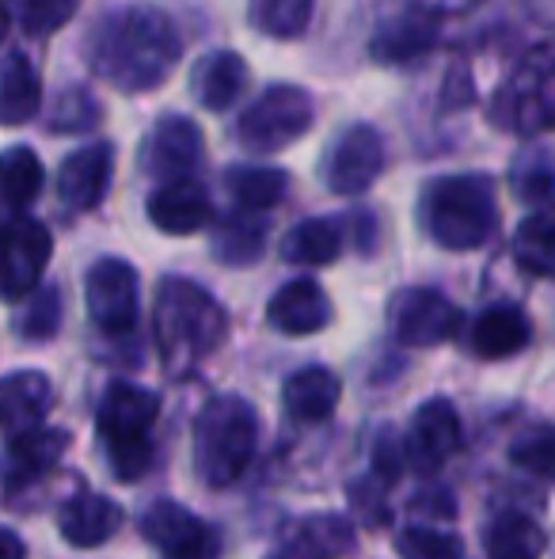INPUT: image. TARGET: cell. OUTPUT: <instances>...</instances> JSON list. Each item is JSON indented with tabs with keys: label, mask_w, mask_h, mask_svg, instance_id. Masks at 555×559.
<instances>
[{
	"label": "cell",
	"mask_w": 555,
	"mask_h": 559,
	"mask_svg": "<svg viewBox=\"0 0 555 559\" xmlns=\"http://www.w3.org/2000/svg\"><path fill=\"white\" fill-rule=\"evenodd\" d=\"M183 38L153 4H122L104 12L84 38V61L104 84L130 96L153 92L176 73Z\"/></svg>",
	"instance_id": "cell-1"
},
{
	"label": "cell",
	"mask_w": 555,
	"mask_h": 559,
	"mask_svg": "<svg viewBox=\"0 0 555 559\" xmlns=\"http://www.w3.org/2000/svg\"><path fill=\"white\" fill-rule=\"evenodd\" d=\"M229 317L221 301L191 278H164L153 305V335L171 377H186L225 343Z\"/></svg>",
	"instance_id": "cell-2"
},
{
	"label": "cell",
	"mask_w": 555,
	"mask_h": 559,
	"mask_svg": "<svg viewBox=\"0 0 555 559\" xmlns=\"http://www.w3.org/2000/svg\"><path fill=\"white\" fill-rule=\"evenodd\" d=\"M419 217L437 248H449V251L483 248L495 236L498 225L495 183L487 176H480V171L430 179L422 187Z\"/></svg>",
	"instance_id": "cell-3"
},
{
	"label": "cell",
	"mask_w": 555,
	"mask_h": 559,
	"mask_svg": "<svg viewBox=\"0 0 555 559\" xmlns=\"http://www.w3.org/2000/svg\"><path fill=\"white\" fill-rule=\"evenodd\" d=\"M260 445V415L248 400L217 396L194 419V468L206 487H232Z\"/></svg>",
	"instance_id": "cell-4"
},
{
	"label": "cell",
	"mask_w": 555,
	"mask_h": 559,
	"mask_svg": "<svg viewBox=\"0 0 555 559\" xmlns=\"http://www.w3.org/2000/svg\"><path fill=\"white\" fill-rule=\"evenodd\" d=\"M156 415H160V400L130 381H114L104 392V400H99V442H104L107 456H111L114 476L126 479V484L141 479L148 464H153Z\"/></svg>",
	"instance_id": "cell-5"
},
{
	"label": "cell",
	"mask_w": 555,
	"mask_h": 559,
	"mask_svg": "<svg viewBox=\"0 0 555 559\" xmlns=\"http://www.w3.org/2000/svg\"><path fill=\"white\" fill-rule=\"evenodd\" d=\"M491 122L518 138L555 130V53L533 50L510 69L491 99Z\"/></svg>",
	"instance_id": "cell-6"
},
{
	"label": "cell",
	"mask_w": 555,
	"mask_h": 559,
	"mask_svg": "<svg viewBox=\"0 0 555 559\" xmlns=\"http://www.w3.org/2000/svg\"><path fill=\"white\" fill-rule=\"evenodd\" d=\"M316 122V99L297 84H270L255 104L244 107L237 122V138L252 153H278L289 148L297 138L312 130Z\"/></svg>",
	"instance_id": "cell-7"
},
{
	"label": "cell",
	"mask_w": 555,
	"mask_h": 559,
	"mask_svg": "<svg viewBox=\"0 0 555 559\" xmlns=\"http://www.w3.org/2000/svg\"><path fill=\"white\" fill-rule=\"evenodd\" d=\"M84 301H88L92 324L104 335H130L141 312L137 271L126 259H96L84 278Z\"/></svg>",
	"instance_id": "cell-8"
},
{
	"label": "cell",
	"mask_w": 555,
	"mask_h": 559,
	"mask_svg": "<svg viewBox=\"0 0 555 559\" xmlns=\"http://www.w3.org/2000/svg\"><path fill=\"white\" fill-rule=\"evenodd\" d=\"M385 171V138L377 126L354 122L327 145L324 160H319V176H324L327 191L335 194H362L377 183Z\"/></svg>",
	"instance_id": "cell-9"
},
{
	"label": "cell",
	"mask_w": 555,
	"mask_h": 559,
	"mask_svg": "<svg viewBox=\"0 0 555 559\" xmlns=\"http://www.w3.org/2000/svg\"><path fill=\"white\" fill-rule=\"evenodd\" d=\"M141 537L164 559H217V533L183 502L156 499L141 514Z\"/></svg>",
	"instance_id": "cell-10"
},
{
	"label": "cell",
	"mask_w": 555,
	"mask_h": 559,
	"mask_svg": "<svg viewBox=\"0 0 555 559\" xmlns=\"http://www.w3.org/2000/svg\"><path fill=\"white\" fill-rule=\"evenodd\" d=\"M141 171L160 183H176V179H191L194 168L202 164V130L194 118L186 115H160L156 126L145 133L141 145Z\"/></svg>",
	"instance_id": "cell-11"
},
{
	"label": "cell",
	"mask_w": 555,
	"mask_h": 559,
	"mask_svg": "<svg viewBox=\"0 0 555 559\" xmlns=\"http://www.w3.org/2000/svg\"><path fill=\"white\" fill-rule=\"evenodd\" d=\"M53 236L38 217H8L4 225V297L27 301L43 286V271L50 263Z\"/></svg>",
	"instance_id": "cell-12"
},
{
	"label": "cell",
	"mask_w": 555,
	"mask_h": 559,
	"mask_svg": "<svg viewBox=\"0 0 555 559\" xmlns=\"http://www.w3.org/2000/svg\"><path fill=\"white\" fill-rule=\"evenodd\" d=\"M393 328L403 346H437L457 335L460 312L445 294L426 286L403 289L393 301Z\"/></svg>",
	"instance_id": "cell-13"
},
{
	"label": "cell",
	"mask_w": 555,
	"mask_h": 559,
	"mask_svg": "<svg viewBox=\"0 0 555 559\" xmlns=\"http://www.w3.org/2000/svg\"><path fill=\"white\" fill-rule=\"evenodd\" d=\"M114 176V145L111 141H92L81 145L76 153H69L61 160L58 171V199L61 206H69L73 214H88L111 191Z\"/></svg>",
	"instance_id": "cell-14"
},
{
	"label": "cell",
	"mask_w": 555,
	"mask_h": 559,
	"mask_svg": "<svg viewBox=\"0 0 555 559\" xmlns=\"http://www.w3.org/2000/svg\"><path fill=\"white\" fill-rule=\"evenodd\" d=\"M460 445V415L449 400H426L408 430V456L419 472H437Z\"/></svg>",
	"instance_id": "cell-15"
},
{
	"label": "cell",
	"mask_w": 555,
	"mask_h": 559,
	"mask_svg": "<svg viewBox=\"0 0 555 559\" xmlns=\"http://www.w3.org/2000/svg\"><path fill=\"white\" fill-rule=\"evenodd\" d=\"M214 206L209 194L198 179H176V183H160L148 194V222L168 236H191L209 225Z\"/></svg>",
	"instance_id": "cell-16"
},
{
	"label": "cell",
	"mask_w": 555,
	"mask_h": 559,
	"mask_svg": "<svg viewBox=\"0 0 555 559\" xmlns=\"http://www.w3.org/2000/svg\"><path fill=\"white\" fill-rule=\"evenodd\" d=\"M267 320L281 335H316L331 324V297L312 278H293L270 297Z\"/></svg>",
	"instance_id": "cell-17"
},
{
	"label": "cell",
	"mask_w": 555,
	"mask_h": 559,
	"mask_svg": "<svg viewBox=\"0 0 555 559\" xmlns=\"http://www.w3.org/2000/svg\"><path fill=\"white\" fill-rule=\"evenodd\" d=\"M248 88V61L232 50H209L191 66V92L206 111H232Z\"/></svg>",
	"instance_id": "cell-18"
},
{
	"label": "cell",
	"mask_w": 555,
	"mask_h": 559,
	"mask_svg": "<svg viewBox=\"0 0 555 559\" xmlns=\"http://www.w3.org/2000/svg\"><path fill=\"white\" fill-rule=\"evenodd\" d=\"M126 514L114 499L96 491H81L61 507L58 525H61V537L69 540L73 548H99L122 530Z\"/></svg>",
	"instance_id": "cell-19"
},
{
	"label": "cell",
	"mask_w": 555,
	"mask_h": 559,
	"mask_svg": "<svg viewBox=\"0 0 555 559\" xmlns=\"http://www.w3.org/2000/svg\"><path fill=\"white\" fill-rule=\"evenodd\" d=\"M53 407V384L38 369H15L0 384V412H4V435L20 438L38 430Z\"/></svg>",
	"instance_id": "cell-20"
},
{
	"label": "cell",
	"mask_w": 555,
	"mask_h": 559,
	"mask_svg": "<svg viewBox=\"0 0 555 559\" xmlns=\"http://www.w3.org/2000/svg\"><path fill=\"white\" fill-rule=\"evenodd\" d=\"M437 38H442V15L434 8H408L396 20L381 23L370 50L377 61L393 66V61H411L419 53H426Z\"/></svg>",
	"instance_id": "cell-21"
},
{
	"label": "cell",
	"mask_w": 555,
	"mask_h": 559,
	"mask_svg": "<svg viewBox=\"0 0 555 559\" xmlns=\"http://www.w3.org/2000/svg\"><path fill=\"white\" fill-rule=\"evenodd\" d=\"M354 552V530L335 514L304 518L267 559H339Z\"/></svg>",
	"instance_id": "cell-22"
},
{
	"label": "cell",
	"mask_w": 555,
	"mask_h": 559,
	"mask_svg": "<svg viewBox=\"0 0 555 559\" xmlns=\"http://www.w3.org/2000/svg\"><path fill=\"white\" fill-rule=\"evenodd\" d=\"M342 396V381L339 373H331L327 366H304L297 373H289L281 400H286V412L297 423H324L335 415Z\"/></svg>",
	"instance_id": "cell-23"
},
{
	"label": "cell",
	"mask_w": 555,
	"mask_h": 559,
	"mask_svg": "<svg viewBox=\"0 0 555 559\" xmlns=\"http://www.w3.org/2000/svg\"><path fill=\"white\" fill-rule=\"evenodd\" d=\"M529 338H533V324H529V317L518 305H491L472 324V350L487 361L526 350Z\"/></svg>",
	"instance_id": "cell-24"
},
{
	"label": "cell",
	"mask_w": 555,
	"mask_h": 559,
	"mask_svg": "<svg viewBox=\"0 0 555 559\" xmlns=\"http://www.w3.org/2000/svg\"><path fill=\"white\" fill-rule=\"evenodd\" d=\"M38 104H43V81H38L35 61L12 46L0 69V118L8 126H23L38 115Z\"/></svg>",
	"instance_id": "cell-25"
},
{
	"label": "cell",
	"mask_w": 555,
	"mask_h": 559,
	"mask_svg": "<svg viewBox=\"0 0 555 559\" xmlns=\"http://www.w3.org/2000/svg\"><path fill=\"white\" fill-rule=\"evenodd\" d=\"M65 445H69L65 430H50V427L8 438V491H15L20 484H31L43 472H50L61 461Z\"/></svg>",
	"instance_id": "cell-26"
},
{
	"label": "cell",
	"mask_w": 555,
	"mask_h": 559,
	"mask_svg": "<svg viewBox=\"0 0 555 559\" xmlns=\"http://www.w3.org/2000/svg\"><path fill=\"white\" fill-rule=\"evenodd\" d=\"M225 191L240 214H267L289 194V176L281 168H263V164H232L225 171Z\"/></svg>",
	"instance_id": "cell-27"
},
{
	"label": "cell",
	"mask_w": 555,
	"mask_h": 559,
	"mask_svg": "<svg viewBox=\"0 0 555 559\" xmlns=\"http://www.w3.org/2000/svg\"><path fill=\"white\" fill-rule=\"evenodd\" d=\"M342 251V225L331 217H309L281 236V259L297 266H327Z\"/></svg>",
	"instance_id": "cell-28"
},
{
	"label": "cell",
	"mask_w": 555,
	"mask_h": 559,
	"mask_svg": "<svg viewBox=\"0 0 555 559\" xmlns=\"http://www.w3.org/2000/svg\"><path fill=\"white\" fill-rule=\"evenodd\" d=\"M483 548L491 559H541L548 548L544 530L529 514H503L487 525Z\"/></svg>",
	"instance_id": "cell-29"
},
{
	"label": "cell",
	"mask_w": 555,
	"mask_h": 559,
	"mask_svg": "<svg viewBox=\"0 0 555 559\" xmlns=\"http://www.w3.org/2000/svg\"><path fill=\"white\" fill-rule=\"evenodd\" d=\"M514 259L536 278L555 274V210H536L514 233Z\"/></svg>",
	"instance_id": "cell-30"
},
{
	"label": "cell",
	"mask_w": 555,
	"mask_h": 559,
	"mask_svg": "<svg viewBox=\"0 0 555 559\" xmlns=\"http://www.w3.org/2000/svg\"><path fill=\"white\" fill-rule=\"evenodd\" d=\"M267 248V225L260 222L255 214H232L217 222L214 233V255L229 266H248L263 255Z\"/></svg>",
	"instance_id": "cell-31"
},
{
	"label": "cell",
	"mask_w": 555,
	"mask_h": 559,
	"mask_svg": "<svg viewBox=\"0 0 555 559\" xmlns=\"http://www.w3.org/2000/svg\"><path fill=\"white\" fill-rule=\"evenodd\" d=\"M0 183H4V206L12 210V217H23L27 206L43 191V160L35 148L12 145L0 164Z\"/></svg>",
	"instance_id": "cell-32"
},
{
	"label": "cell",
	"mask_w": 555,
	"mask_h": 559,
	"mask_svg": "<svg viewBox=\"0 0 555 559\" xmlns=\"http://www.w3.org/2000/svg\"><path fill=\"white\" fill-rule=\"evenodd\" d=\"M316 0H248V20L260 35L301 38L312 23Z\"/></svg>",
	"instance_id": "cell-33"
},
{
	"label": "cell",
	"mask_w": 555,
	"mask_h": 559,
	"mask_svg": "<svg viewBox=\"0 0 555 559\" xmlns=\"http://www.w3.org/2000/svg\"><path fill=\"white\" fill-rule=\"evenodd\" d=\"M12 23L31 38H46L58 27H65L76 15V4L81 0H4Z\"/></svg>",
	"instance_id": "cell-34"
},
{
	"label": "cell",
	"mask_w": 555,
	"mask_h": 559,
	"mask_svg": "<svg viewBox=\"0 0 555 559\" xmlns=\"http://www.w3.org/2000/svg\"><path fill=\"white\" fill-rule=\"evenodd\" d=\"M58 328H61V289L46 282L15 312V332L31 338V343H46V338L58 335Z\"/></svg>",
	"instance_id": "cell-35"
},
{
	"label": "cell",
	"mask_w": 555,
	"mask_h": 559,
	"mask_svg": "<svg viewBox=\"0 0 555 559\" xmlns=\"http://www.w3.org/2000/svg\"><path fill=\"white\" fill-rule=\"evenodd\" d=\"M99 115H104V107H99V99L88 88H65L53 99V111L46 118V126L53 133H84L99 122Z\"/></svg>",
	"instance_id": "cell-36"
},
{
	"label": "cell",
	"mask_w": 555,
	"mask_h": 559,
	"mask_svg": "<svg viewBox=\"0 0 555 559\" xmlns=\"http://www.w3.org/2000/svg\"><path fill=\"white\" fill-rule=\"evenodd\" d=\"M510 461L541 479H555V427H529L514 438Z\"/></svg>",
	"instance_id": "cell-37"
},
{
	"label": "cell",
	"mask_w": 555,
	"mask_h": 559,
	"mask_svg": "<svg viewBox=\"0 0 555 559\" xmlns=\"http://www.w3.org/2000/svg\"><path fill=\"white\" fill-rule=\"evenodd\" d=\"M514 194L529 206H548L555 199V171L544 156H529V160H518L514 164Z\"/></svg>",
	"instance_id": "cell-38"
},
{
	"label": "cell",
	"mask_w": 555,
	"mask_h": 559,
	"mask_svg": "<svg viewBox=\"0 0 555 559\" xmlns=\"http://www.w3.org/2000/svg\"><path fill=\"white\" fill-rule=\"evenodd\" d=\"M403 559H460L464 548L453 533H442V530H426V525H411V530L400 533L396 540Z\"/></svg>",
	"instance_id": "cell-39"
},
{
	"label": "cell",
	"mask_w": 555,
	"mask_h": 559,
	"mask_svg": "<svg viewBox=\"0 0 555 559\" xmlns=\"http://www.w3.org/2000/svg\"><path fill=\"white\" fill-rule=\"evenodd\" d=\"M373 464H377L381 479L385 484H393V479H400L403 472V449L396 445V438H377V449H373Z\"/></svg>",
	"instance_id": "cell-40"
},
{
	"label": "cell",
	"mask_w": 555,
	"mask_h": 559,
	"mask_svg": "<svg viewBox=\"0 0 555 559\" xmlns=\"http://www.w3.org/2000/svg\"><path fill=\"white\" fill-rule=\"evenodd\" d=\"M422 510H426V514H442V518H453V502L445 499V491H430L426 499H411V514H422Z\"/></svg>",
	"instance_id": "cell-41"
},
{
	"label": "cell",
	"mask_w": 555,
	"mask_h": 559,
	"mask_svg": "<svg viewBox=\"0 0 555 559\" xmlns=\"http://www.w3.org/2000/svg\"><path fill=\"white\" fill-rule=\"evenodd\" d=\"M0 548H4V559H23V540L12 530L0 533Z\"/></svg>",
	"instance_id": "cell-42"
}]
</instances>
